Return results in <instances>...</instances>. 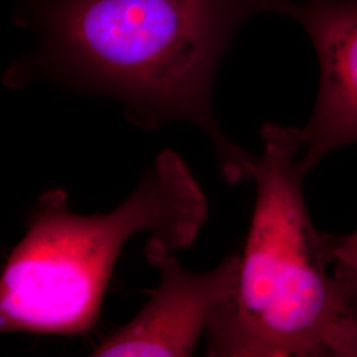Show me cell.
<instances>
[{"mask_svg":"<svg viewBox=\"0 0 357 357\" xmlns=\"http://www.w3.org/2000/svg\"><path fill=\"white\" fill-rule=\"evenodd\" d=\"M289 0H23L15 23L36 45L4 73L13 89L47 81L112 98L144 130L200 128L228 184L252 180L257 158L224 134L212 112L218 65L255 15Z\"/></svg>","mask_w":357,"mask_h":357,"instance_id":"1","label":"cell"},{"mask_svg":"<svg viewBox=\"0 0 357 357\" xmlns=\"http://www.w3.org/2000/svg\"><path fill=\"white\" fill-rule=\"evenodd\" d=\"M208 203L191 168L163 150L128 199L106 213L72 212L68 195H40L0 283V330L81 335L100 319L103 296L125 245L147 233L174 252L196 241Z\"/></svg>","mask_w":357,"mask_h":357,"instance_id":"2","label":"cell"},{"mask_svg":"<svg viewBox=\"0 0 357 357\" xmlns=\"http://www.w3.org/2000/svg\"><path fill=\"white\" fill-rule=\"evenodd\" d=\"M261 137L255 211L229 301L205 335L206 355L326 356L348 298L307 209L296 128L268 122Z\"/></svg>","mask_w":357,"mask_h":357,"instance_id":"3","label":"cell"},{"mask_svg":"<svg viewBox=\"0 0 357 357\" xmlns=\"http://www.w3.org/2000/svg\"><path fill=\"white\" fill-rule=\"evenodd\" d=\"M162 240L144 248L147 262L159 274V286L141 311L97 345L91 356H192L227 306L233 291L237 255L216 268L192 273L183 268Z\"/></svg>","mask_w":357,"mask_h":357,"instance_id":"4","label":"cell"},{"mask_svg":"<svg viewBox=\"0 0 357 357\" xmlns=\"http://www.w3.org/2000/svg\"><path fill=\"white\" fill-rule=\"evenodd\" d=\"M282 15L306 31L319 61L314 112L296 128L307 175L327 153L357 143V0H289Z\"/></svg>","mask_w":357,"mask_h":357,"instance_id":"5","label":"cell"},{"mask_svg":"<svg viewBox=\"0 0 357 357\" xmlns=\"http://www.w3.org/2000/svg\"><path fill=\"white\" fill-rule=\"evenodd\" d=\"M324 243L332 273L343 286L348 303L357 306V229L343 236L324 233Z\"/></svg>","mask_w":357,"mask_h":357,"instance_id":"6","label":"cell"},{"mask_svg":"<svg viewBox=\"0 0 357 357\" xmlns=\"http://www.w3.org/2000/svg\"><path fill=\"white\" fill-rule=\"evenodd\" d=\"M326 356L357 357V306L348 303L326 340Z\"/></svg>","mask_w":357,"mask_h":357,"instance_id":"7","label":"cell"}]
</instances>
